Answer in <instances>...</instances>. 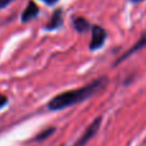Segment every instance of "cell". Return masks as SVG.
<instances>
[{"mask_svg":"<svg viewBox=\"0 0 146 146\" xmlns=\"http://www.w3.org/2000/svg\"><path fill=\"white\" fill-rule=\"evenodd\" d=\"M38 13H40V9H38V7L36 5V3L33 1V0H30V1L27 3V5H26L25 10H23L22 14H21V21H22L23 23H27V22H30V21L35 19L38 15Z\"/></svg>","mask_w":146,"mask_h":146,"instance_id":"5b68a950","label":"cell"},{"mask_svg":"<svg viewBox=\"0 0 146 146\" xmlns=\"http://www.w3.org/2000/svg\"><path fill=\"white\" fill-rule=\"evenodd\" d=\"M106 85H108V78L105 76H103V77L92 81L91 83L83 86V87L64 91V92L55 95L46 104V108L53 111L69 108V106H73L76 104H80L82 101L87 100V99L92 98L94 95H96L101 90H104L106 87Z\"/></svg>","mask_w":146,"mask_h":146,"instance_id":"6da1fadb","label":"cell"},{"mask_svg":"<svg viewBox=\"0 0 146 146\" xmlns=\"http://www.w3.org/2000/svg\"><path fill=\"white\" fill-rule=\"evenodd\" d=\"M108 37V33L101 26L99 25H92L91 27V41L88 44V49L91 51H96L104 46Z\"/></svg>","mask_w":146,"mask_h":146,"instance_id":"7a4b0ae2","label":"cell"},{"mask_svg":"<svg viewBox=\"0 0 146 146\" xmlns=\"http://www.w3.org/2000/svg\"><path fill=\"white\" fill-rule=\"evenodd\" d=\"M146 48V32H144L141 36H140V38H139V41H137L136 44H135L133 46H132L129 50H127L126 53L123 54V55L121 56V58H118L115 62H114V64L113 66L115 67V66H118L119 63H122L123 60H126L127 58H129V56L132 55V54H135V53H137V51H140V50H142V49H145Z\"/></svg>","mask_w":146,"mask_h":146,"instance_id":"277c9868","label":"cell"},{"mask_svg":"<svg viewBox=\"0 0 146 146\" xmlns=\"http://www.w3.org/2000/svg\"><path fill=\"white\" fill-rule=\"evenodd\" d=\"M72 26H73V28H74L77 32H80V33L87 32V31H90L91 27H92V26L90 25V22H88L86 18L80 17V15L72 18Z\"/></svg>","mask_w":146,"mask_h":146,"instance_id":"52a82bcc","label":"cell"},{"mask_svg":"<svg viewBox=\"0 0 146 146\" xmlns=\"http://www.w3.org/2000/svg\"><path fill=\"white\" fill-rule=\"evenodd\" d=\"M14 1V0H0V10L4 9V8H7L9 4H12V3Z\"/></svg>","mask_w":146,"mask_h":146,"instance_id":"9c48e42d","label":"cell"},{"mask_svg":"<svg viewBox=\"0 0 146 146\" xmlns=\"http://www.w3.org/2000/svg\"><path fill=\"white\" fill-rule=\"evenodd\" d=\"M41 1H44L46 5H54V4H56L59 0H41Z\"/></svg>","mask_w":146,"mask_h":146,"instance_id":"8fae6325","label":"cell"},{"mask_svg":"<svg viewBox=\"0 0 146 146\" xmlns=\"http://www.w3.org/2000/svg\"><path fill=\"white\" fill-rule=\"evenodd\" d=\"M54 133H55V127H49V128L42 129L38 135H36L35 139H33V141H44V140L49 139V137Z\"/></svg>","mask_w":146,"mask_h":146,"instance_id":"ba28073f","label":"cell"},{"mask_svg":"<svg viewBox=\"0 0 146 146\" xmlns=\"http://www.w3.org/2000/svg\"><path fill=\"white\" fill-rule=\"evenodd\" d=\"M62 146H64V145H62Z\"/></svg>","mask_w":146,"mask_h":146,"instance_id":"4fadbf2b","label":"cell"},{"mask_svg":"<svg viewBox=\"0 0 146 146\" xmlns=\"http://www.w3.org/2000/svg\"><path fill=\"white\" fill-rule=\"evenodd\" d=\"M7 104H8V98L4 96L3 94H0V109H1L4 105H7Z\"/></svg>","mask_w":146,"mask_h":146,"instance_id":"30bf717a","label":"cell"},{"mask_svg":"<svg viewBox=\"0 0 146 146\" xmlns=\"http://www.w3.org/2000/svg\"><path fill=\"white\" fill-rule=\"evenodd\" d=\"M63 25V10L62 8L59 9H55L54 13L51 14V18L45 26V30L46 31H54V30H58L59 27H62Z\"/></svg>","mask_w":146,"mask_h":146,"instance_id":"8992f818","label":"cell"},{"mask_svg":"<svg viewBox=\"0 0 146 146\" xmlns=\"http://www.w3.org/2000/svg\"><path fill=\"white\" fill-rule=\"evenodd\" d=\"M132 3H141V1H145V0H129Z\"/></svg>","mask_w":146,"mask_h":146,"instance_id":"7c38bea8","label":"cell"},{"mask_svg":"<svg viewBox=\"0 0 146 146\" xmlns=\"http://www.w3.org/2000/svg\"><path fill=\"white\" fill-rule=\"evenodd\" d=\"M101 122H103V118H101V117H96V118L91 122L90 126L85 129V132L80 136V139H78L72 146H85L96 133H98V131L100 129Z\"/></svg>","mask_w":146,"mask_h":146,"instance_id":"3957f363","label":"cell"}]
</instances>
